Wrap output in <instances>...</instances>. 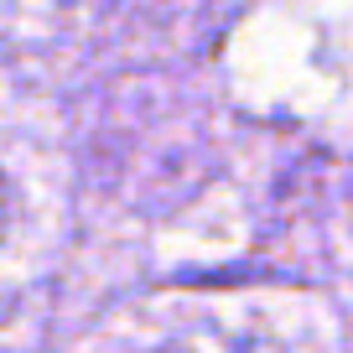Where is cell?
Masks as SVG:
<instances>
[{
    "label": "cell",
    "mask_w": 353,
    "mask_h": 353,
    "mask_svg": "<svg viewBox=\"0 0 353 353\" xmlns=\"http://www.w3.org/2000/svg\"><path fill=\"white\" fill-rule=\"evenodd\" d=\"M0 223H6V182H0Z\"/></svg>",
    "instance_id": "cell-1"
}]
</instances>
